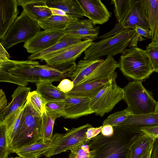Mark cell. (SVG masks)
Segmentation results:
<instances>
[{
	"label": "cell",
	"instance_id": "cell-30",
	"mask_svg": "<svg viewBox=\"0 0 158 158\" xmlns=\"http://www.w3.org/2000/svg\"><path fill=\"white\" fill-rule=\"evenodd\" d=\"M51 147L50 142L44 143L41 141L19 149L15 153L22 158H39Z\"/></svg>",
	"mask_w": 158,
	"mask_h": 158
},
{
	"label": "cell",
	"instance_id": "cell-18",
	"mask_svg": "<svg viewBox=\"0 0 158 158\" xmlns=\"http://www.w3.org/2000/svg\"><path fill=\"white\" fill-rule=\"evenodd\" d=\"M17 2L26 14L36 22L38 23L52 15L46 0H17Z\"/></svg>",
	"mask_w": 158,
	"mask_h": 158
},
{
	"label": "cell",
	"instance_id": "cell-6",
	"mask_svg": "<svg viewBox=\"0 0 158 158\" xmlns=\"http://www.w3.org/2000/svg\"><path fill=\"white\" fill-rule=\"evenodd\" d=\"M123 99L131 114L155 113L157 102L143 86L142 81L134 80L124 88Z\"/></svg>",
	"mask_w": 158,
	"mask_h": 158
},
{
	"label": "cell",
	"instance_id": "cell-48",
	"mask_svg": "<svg viewBox=\"0 0 158 158\" xmlns=\"http://www.w3.org/2000/svg\"><path fill=\"white\" fill-rule=\"evenodd\" d=\"M10 56L6 49L0 44V61H3L9 59Z\"/></svg>",
	"mask_w": 158,
	"mask_h": 158
},
{
	"label": "cell",
	"instance_id": "cell-51",
	"mask_svg": "<svg viewBox=\"0 0 158 158\" xmlns=\"http://www.w3.org/2000/svg\"><path fill=\"white\" fill-rule=\"evenodd\" d=\"M153 41L158 43V28L156 32V34L155 39Z\"/></svg>",
	"mask_w": 158,
	"mask_h": 158
},
{
	"label": "cell",
	"instance_id": "cell-43",
	"mask_svg": "<svg viewBox=\"0 0 158 158\" xmlns=\"http://www.w3.org/2000/svg\"><path fill=\"white\" fill-rule=\"evenodd\" d=\"M7 100L4 92L3 90L0 89V116L4 112L7 106Z\"/></svg>",
	"mask_w": 158,
	"mask_h": 158
},
{
	"label": "cell",
	"instance_id": "cell-3",
	"mask_svg": "<svg viewBox=\"0 0 158 158\" xmlns=\"http://www.w3.org/2000/svg\"><path fill=\"white\" fill-rule=\"evenodd\" d=\"M41 117L27 100L17 134L9 147L11 153L41 141L40 133Z\"/></svg>",
	"mask_w": 158,
	"mask_h": 158
},
{
	"label": "cell",
	"instance_id": "cell-50",
	"mask_svg": "<svg viewBox=\"0 0 158 158\" xmlns=\"http://www.w3.org/2000/svg\"><path fill=\"white\" fill-rule=\"evenodd\" d=\"M152 146L147 151L139 158H150Z\"/></svg>",
	"mask_w": 158,
	"mask_h": 158
},
{
	"label": "cell",
	"instance_id": "cell-10",
	"mask_svg": "<svg viewBox=\"0 0 158 158\" xmlns=\"http://www.w3.org/2000/svg\"><path fill=\"white\" fill-rule=\"evenodd\" d=\"M66 34L64 29L40 31L24 43L23 46L28 53H36L51 47Z\"/></svg>",
	"mask_w": 158,
	"mask_h": 158
},
{
	"label": "cell",
	"instance_id": "cell-22",
	"mask_svg": "<svg viewBox=\"0 0 158 158\" xmlns=\"http://www.w3.org/2000/svg\"><path fill=\"white\" fill-rule=\"evenodd\" d=\"M31 90L30 87L18 86L11 96L12 101L7 105L2 114L0 116V122L4 121L16 111L25 105Z\"/></svg>",
	"mask_w": 158,
	"mask_h": 158
},
{
	"label": "cell",
	"instance_id": "cell-42",
	"mask_svg": "<svg viewBox=\"0 0 158 158\" xmlns=\"http://www.w3.org/2000/svg\"><path fill=\"white\" fill-rule=\"evenodd\" d=\"M102 126L99 127H92L89 128L86 132V137L88 140L96 137L101 132Z\"/></svg>",
	"mask_w": 158,
	"mask_h": 158
},
{
	"label": "cell",
	"instance_id": "cell-49",
	"mask_svg": "<svg viewBox=\"0 0 158 158\" xmlns=\"http://www.w3.org/2000/svg\"><path fill=\"white\" fill-rule=\"evenodd\" d=\"M52 12V15L64 16L67 15L63 10L56 8H50Z\"/></svg>",
	"mask_w": 158,
	"mask_h": 158
},
{
	"label": "cell",
	"instance_id": "cell-38",
	"mask_svg": "<svg viewBox=\"0 0 158 158\" xmlns=\"http://www.w3.org/2000/svg\"><path fill=\"white\" fill-rule=\"evenodd\" d=\"M64 101L49 102L45 105L46 111L57 115L63 117L65 114Z\"/></svg>",
	"mask_w": 158,
	"mask_h": 158
},
{
	"label": "cell",
	"instance_id": "cell-35",
	"mask_svg": "<svg viewBox=\"0 0 158 158\" xmlns=\"http://www.w3.org/2000/svg\"><path fill=\"white\" fill-rule=\"evenodd\" d=\"M27 99L33 108L41 116L46 112L45 105L47 102L43 97L36 90L29 93Z\"/></svg>",
	"mask_w": 158,
	"mask_h": 158
},
{
	"label": "cell",
	"instance_id": "cell-23",
	"mask_svg": "<svg viewBox=\"0 0 158 158\" xmlns=\"http://www.w3.org/2000/svg\"><path fill=\"white\" fill-rule=\"evenodd\" d=\"M119 68V62L112 56H107L103 62L80 84L107 78L113 74L117 68Z\"/></svg>",
	"mask_w": 158,
	"mask_h": 158
},
{
	"label": "cell",
	"instance_id": "cell-24",
	"mask_svg": "<svg viewBox=\"0 0 158 158\" xmlns=\"http://www.w3.org/2000/svg\"><path fill=\"white\" fill-rule=\"evenodd\" d=\"M46 3L49 8L60 9L71 17L80 19L85 16L77 0H46Z\"/></svg>",
	"mask_w": 158,
	"mask_h": 158
},
{
	"label": "cell",
	"instance_id": "cell-15",
	"mask_svg": "<svg viewBox=\"0 0 158 158\" xmlns=\"http://www.w3.org/2000/svg\"><path fill=\"white\" fill-rule=\"evenodd\" d=\"M17 0H0V40L4 36L19 14Z\"/></svg>",
	"mask_w": 158,
	"mask_h": 158
},
{
	"label": "cell",
	"instance_id": "cell-1",
	"mask_svg": "<svg viewBox=\"0 0 158 158\" xmlns=\"http://www.w3.org/2000/svg\"><path fill=\"white\" fill-rule=\"evenodd\" d=\"M77 65L75 62L56 66L42 65L36 61L7 59L0 61V81L26 86L29 82L60 81L69 77L76 69Z\"/></svg>",
	"mask_w": 158,
	"mask_h": 158
},
{
	"label": "cell",
	"instance_id": "cell-4",
	"mask_svg": "<svg viewBox=\"0 0 158 158\" xmlns=\"http://www.w3.org/2000/svg\"><path fill=\"white\" fill-rule=\"evenodd\" d=\"M118 62L119 68L123 75L134 80L142 82L154 72L145 51L137 47L126 49Z\"/></svg>",
	"mask_w": 158,
	"mask_h": 158
},
{
	"label": "cell",
	"instance_id": "cell-20",
	"mask_svg": "<svg viewBox=\"0 0 158 158\" xmlns=\"http://www.w3.org/2000/svg\"><path fill=\"white\" fill-rule=\"evenodd\" d=\"M158 125V114L153 113L131 114L118 126L126 128L134 133H141L140 129L142 128Z\"/></svg>",
	"mask_w": 158,
	"mask_h": 158
},
{
	"label": "cell",
	"instance_id": "cell-39",
	"mask_svg": "<svg viewBox=\"0 0 158 158\" xmlns=\"http://www.w3.org/2000/svg\"><path fill=\"white\" fill-rule=\"evenodd\" d=\"M74 87L73 82L68 79L61 80L57 87L65 94L71 91Z\"/></svg>",
	"mask_w": 158,
	"mask_h": 158
},
{
	"label": "cell",
	"instance_id": "cell-5",
	"mask_svg": "<svg viewBox=\"0 0 158 158\" xmlns=\"http://www.w3.org/2000/svg\"><path fill=\"white\" fill-rule=\"evenodd\" d=\"M135 32L127 29L113 36L94 42L84 52V59L94 60L105 56L122 53L129 45Z\"/></svg>",
	"mask_w": 158,
	"mask_h": 158
},
{
	"label": "cell",
	"instance_id": "cell-9",
	"mask_svg": "<svg viewBox=\"0 0 158 158\" xmlns=\"http://www.w3.org/2000/svg\"><path fill=\"white\" fill-rule=\"evenodd\" d=\"M116 79L108 83L96 96L90 99V108L96 115L103 116L123 99L124 88L117 85Z\"/></svg>",
	"mask_w": 158,
	"mask_h": 158
},
{
	"label": "cell",
	"instance_id": "cell-13",
	"mask_svg": "<svg viewBox=\"0 0 158 158\" xmlns=\"http://www.w3.org/2000/svg\"><path fill=\"white\" fill-rule=\"evenodd\" d=\"M90 99L66 95L64 100L65 118L76 119L94 113L89 106Z\"/></svg>",
	"mask_w": 158,
	"mask_h": 158
},
{
	"label": "cell",
	"instance_id": "cell-14",
	"mask_svg": "<svg viewBox=\"0 0 158 158\" xmlns=\"http://www.w3.org/2000/svg\"><path fill=\"white\" fill-rule=\"evenodd\" d=\"M126 29H134L136 27L150 29L148 21L145 15L142 0H134L132 6L121 23Z\"/></svg>",
	"mask_w": 158,
	"mask_h": 158
},
{
	"label": "cell",
	"instance_id": "cell-47",
	"mask_svg": "<svg viewBox=\"0 0 158 158\" xmlns=\"http://www.w3.org/2000/svg\"><path fill=\"white\" fill-rule=\"evenodd\" d=\"M150 158H158V139H156L154 142Z\"/></svg>",
	"mask_w": 158,
	"mask_h": 158
},
{
	"label": "cell",
	"instance_id": "cell-19",
	"mask_svg": "<svg viewBox=\"0 0 158 158\" xmlns=\"http://www.w3.org/2000/svg\"><path fill=\"white\" fill-rule=\"evenodd\" d=\"M82 41L78 37L67 34L51 47L38 53L31 54L27 59L32 61L36 60H40L42 61H44L61 52L68 47Z\"/></svg>",
	"mask_w": 158,
	"mask_h": 158
},
{
	"label": "cell",
	"instance_id": "cell-46",
	"mask_svg": "<svg viewBox=\"0 0 158 158\" xmlns=\"http://www.w3.org/2000/svg\"><path fill=\"white\" fill-rule=\"evenodd\" d=\"M114 132V128L111 125L107 124L102 126L101 133L103 135L107 137L110 136L113 134Z\"/></svg>",
	"mask_w": 158,
	"mask_h": 158
},
{
	"label": "cell",
	"instance_id": "cell-33",
	"mask_svg": "<svg viewBox=\"0 0 158 158\" xmlns=\"http://www.w3.org/2000/svg\"><path fill=\"white\" fill-rule=\"evenodd\" d=\"M131 114L127 107L124 110L115 112L110 114L102 123V126L110 124L113 127L119 125L125 121Z\"/></svg>",
	"mask_w": 158,
	"mask_h": 158
},
{
	"label": "cell",
	"instance_id": "cell-11",
	"mask_svg": "<svg viewBox=\"0 0 158 158\" xmlns=\"http://www.w3.org/2000/svg\"><path fill=\"white\" fill-rule=\"evenodd\" d=\"M94 42L90 40H82L68 47L61 52L44 61L50 66L75 62L76 59Z\"/></svg>",
	"mask_w": 158,
	"mask_h": 158
},
{
	"label": "cell",
	"instance_id": "cell-27",
	"mask_svg": "<svg viewBox=\"0 0 158 158\" xmlns=\"http://www.w3.org/2000/svg\"><path fill=\"white\" fill-rule=\"evenodd\" d=\"M79 19L68 15H52L38 23L44 30H60L64 29L68 25L76 22Z\"/></svg>",
	"mask_w": 158,
	"mask_h": 158
},
{
	"label": "cell",
	"instance_id": "cell-12",
	"mask_svg": "<svg viewBox=\"0 0 158 158\" xmlns=\"http://www.w3.org/2000/svg\"><path fill=\"white\" fill-rule=\"evenodd\" d=\"M84 13L95 25L106 22L111 14L100 0H77Z\"/></svg>",
	"mask_w": 158,
	"mask_h": 158
},
{
	"label": "cell",
	"instance_id": "cell-2",
	"mask_svg": "<svg viewBox=\"0 0 158 158\" xmlns=\"http://www.w3.org/2000/svg\"><path fill=\"white\" fill-rule=\"evenodd\" d=\"M113 127L112 136L107 137L101 133L88 142L90 150H95L94 158H129L134 133L118 126Z\"/></svg>",
	"mask_w": 158,
	"mask_h": 158
},
{
	"label": "cell",
	"instance_id": "cell-40",
	"mask_svg": "<svg viewBox=\"0 0 158 158\" xmlns=\"http://www.w3.org/2000/svg\"><path fill=\"white\" fill-rule=\"evenodd\" d=\"M127 29L124 28L122 26L121 23H117L114 28L110 32L106 34L101 35L97 38V39L102 38V39L110 37L114 35L121 31H125Z\"/></svg>",
	"mask_w": 158,
	"mask_h": 158
},
{
	"label": "cell",
	"instance_id": "cell-41",
	"mask_svg": "<svg viewBox=\"0 0 158 158\" xmlns=\"http://www.w3.org/2000/svg\"><path fill=\"white\" fill-rule=\"evenodd\" d=\"M140 131L151 137L158 139V125L142 128Z\"/></svg>",
	"mask_w": 158,
	"mask_h": 158
},
{
	"label": "cell",
	"instance_id": "cell-37",
	"mask_svg": "<svg viewBox=\"0 0 158 158\" xmlns=\"http://www.w3.org/2000/svg\"><path fill=\"white\" fill-rule=\"evenodd\" d=\"M6 131L5 123L0 122V158H7L11 153L9 149Z\"/></svg>",
	"mask_w": 158,
	"mask_h": 158
},
{
	"label": "cell",
	"instance_id": "cell-7",
	"mask_svg": "<svg viewBox=\"0 0 158 158\" xmlns=\"http://www.w3.org/2000/svg\"><path fill=\"white\" fill-rule=\"evenodd\" d=\"M38 22L30 18L23 10L0 40V44L8 49L21 42H26L41 31Z\"/></svg>",
	"mask_w": 158,
	"mask_h": 158
},
{
	"label": "cell",
	"instance_id": "cell-28",
	"mask_svg": "<svg viewBox=\"0 0 158 158\" xmlns=\"http://www.w3.org/2000/svg\"><path fill=\"white\" fill-rule=\"evenodd\" d=\"M144 12L151 31V40L154 41L158 28V0H142Z\"/></svg>",
	"mask_w": 158,
	"mask_h": 158
},
{
	"label": "cell",
	"instance_id": "cell-36",
	"mask_svg": "<svg viewBox=\"0 0 158 158\" xmlns=\"http://www.w3.org/2000/svg\"><path fill=\"white\" fill-rule=\"evenodd\" d=\"M144 51L150 60L153 71L158 73V43L152 41Z\"/></svg>",
	"mask_w": 158,
	"mask_h": 158
},
{
	"label": "cell",
	"instance_id": "cell-16",
	"mask_svg": "<svg viewBox=\"0 0 158 158\" xmlns=\"http://www.w3.org/2000/svg\"><path fill=\"white\" fill-rule=\"evenodd\" d=\"M99 27H95L90 20L85 19L69 24L64 30L66 34L84 40L96 39L99 32Z\"/></svg>",
	"mask_w": 158,
	"mask_h": 158
},
{
	"label": "cell",
	"instance_id": "cell-45",
	"mask_svg": "<svg viewBox=\"0 0 158 158\" xmlns=\"http://www.w3.org/2000/svg\"><path fill=\"white\" fill-rule=\"evenodd\" d=\"M139 34L148 39H152L151 31L150 29H145L139 27H136L134 29Z\"/></svg>",
	"mask_w": 158,
	"mask_h": 158
},
{
	"label": "cell",
	"instance_id": "cell-44",
	"mask_svg": "<svg viewBox=\"0 0 158 158\" xmlns=\"http://www.w3.org/2000/svg\"><path fill=\"white\" fill-rule=\"evenodd\" d=\"M142 36L138 33L135 31L129 45V47L130 48L137 47V44L138 42L145 40V39L143 38Z\"/></svg>",
	"mask_w": 158,
	"mask_h": 158
},
{
	"label": "cell",
	"instance_id": "cell-34",
	"mask_svg": "<svg viewBox=\"0 0 158 158\" xmlns=\"http://www.w3.org/2000/svg\"><path fill=\"white\" fill-rule=\"evenodd\" d=\"M68 158H94L95 151L90 150L87 144L79 145L72 148Z\"/></svg>",
	"mask_w": 158,
	"mask_h": 158
},
{
	"label": "cell",
	"instance_id": "cell-52",
	"mask_svg": "<svg viewBox=\"0 0 158 158\" xmlns=\"http://www.w3.org/2000/svg\"><path fill=\"white\" fill-rule=\"evenodd\" d=\"M154 113L158 114V102H157L156 106Z\"/></svg>",
	"mask_w": 158,
	"mask_h": 158
},
{
	"label": "cell",
	"instance_id": "cell-32",
	"mask_svg": "<svg viewBox=\"0 0 158 158\" xmlns=\"http://www.w3.org/2000/svg\"><path fill=\"white\" fill-rule=\"evenodd\" d=\"M134 0H112L111 3L114 6V11L118 23H121L130 9Z\"/></svg>",
	"mask_w": 158,
	"mask_h": 158
},
{
	"label": "cell",
	"instance_id": "cell-17",
	"mask_svg": "<svg viewBox=\"0 0 158 158\" xmlns=\"http://www.w3.org/2000/svg\"><path fill=\"white\" fill-rule=\"evenodd\" d=\"M118 76L115 72L109 77L99 81L85 83L74 87L66 95L87 97H94L109 82L116 79Z\"/></svg>",
	"mask_w": 158,
	"mask_h": 158
},
{
	"label": "cell",
	"instance_id": "cell-31",
	"mask_svg": "<svg viewBox=\"0 0 158 158\" xmlns=\"http://www.w3.org/2000/svg\"><path fill=\"white\" fill-rule=\"evenodd\" d=\"M58 117L46 111L41 117L40 133L41 140L44 143H50L53 136V126Z\"/></svg>",
	"mask_w": 158,
	"mask_h": 158
},
{
	"label": "cell",
	"instance_id": "cell-8",
	"mask_svg": "<svg viewBox=\"0 0 158 158\" xmlns=\"http://www.w3.org/2000/svg\"><path fill=\"white\" fill-rule=\"evenodd\" d=\"M92 127L87 123L77 128H73L66 133H56L50 142L51 147L44 154L46 157L51 156L70 150L79 145L87 144L89 140L86 137L88 129Z\"/></svg>",
	"mask_w": 158,
	"mask_h": 158
},
{
	"label": "cell",
	"instance_id": "cell-26",
	"mask_svg": "<svg viewBox=\"0 0 158 158\" xmlns=\"http://www.w3.org/2000/svg\"><path fill=\"white\" fill-rule=\"evenodd\" d=\"M50 81H45L35 83L36 91L44 98L47 102L52 101H64L66 95Z\"/></svg>",
	"mask_w": 158,
	"mask_h": 158
},
{
	"label": "cell",
	"instance_id": "cell-21",
	"mask_svg": "<svg viewBox=\"0 0 158 158\" xmlns=\"http://www.w3.org/2000/svg\"><path fill=\"white\" fill-rule=\"evenodd\" d=\"M100 58L94 60H81L76 69L69 77L74 84V87L80 85L104 61Z\"/></svg>",
	"mask_w": 158,
	"mask_h": 158
},
{
	"label": "cell",
	"instance_id": "cell-53",
	"mask_svg": "<svg viewBox=\"0 0 158 158\" xmlns=\"http://www.w3.org/2000/svg\"><path fill=\"white\" fill-rule=\"evenodd\" d=\"M21 158V157H20V156H19V157H10V158Z\"/></svg>",
	"mask_w": 158,
	"mask_h": 158
},
{
	"label": "cell",
	"instance_id": "cell-25",
	"mask_svg": "<svg viewBox=\"0 0 158 158\" xmlns=\"http://www.w3.org/2000/svg\"><path fill=\"white\" fill-rule=\"evenodd\" d=\"M155 139L142 132L134 135L130 148L129 158H139L152 146Z\"/></svg>",
	"mask_w": 158,
	"mask_h": 158
},
{
	"label": "cell",
	"instance_id": "cell-29",
	"mask_svg": "<svg viewBox=\"0 0 158 158\" xmlns=\"http://www.w3.org/2000/svg\"><path fill=\"white\" fill-rule=\"evenodd\" d=\"M26 104L3 121L6 126V135L9 147L11 145L17 134Z\"/></svg>",
	"mask_w": 158,
	"mask_h": 158
}]
</instances>
